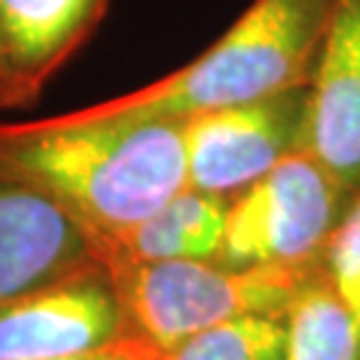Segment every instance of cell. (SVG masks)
I'll return each mask as SVG.
<instances>
[{"mask_svg":"<svg viewBox=\"0 0 360 360\" xmlns=\"http://www.w3.org/2000/svg\"><path fill=\"white\" fill-rule=\"evenodd\" d=\"M110 0H0V70L16 107H30L91 38Z\"/></svg>","mask_w":360,"mask_h":360,"instance_id":"cell-9","label":"cell"},{"mask_svg":"<svg viewBox=\"0 0 360 360\" xmlns=\"http://www.w3.org/2000/svg\"><path fill=\"white\" fill-rule=\"evenodd\" d=\"M304 147L360 193V0H334L309 80Z\"/></svg>","mask_w":360,"mask_h":360,"instance_id":"cell-8","label":"cell"},{"mask_svg":"<svg viewBox=\"0 0 360 360\" xmlns=\"http://www.w3.org/2000/svg\"><path fill=\"white\" fill-rule=\"evenodd\" d=\"M352 198L355 193L307 147H299L230 200L219 262L232 267H318Z\"/></svg>","mask_w":360,"mask_h":360,"instance_id":"cell-4","label":"cell"},{"mask_svg":"<svg viewBox=\"0 0 360 360\" xmlns=\"http://www.w3.org/2000/svg\"><path fill=\"white\" fill-rule=\"evenodd\" d=\"M0 171L35 187L96 235H117L190 187L184 120L0 123Z\"/></svg>","mask_w":360,"mask_h":360,"instance_id":"cell-1","label":"cell"},{"mask_svg":"<svg viewBox=\"0 0 360 360\" xmlns=\"http://www.w3.org/2000/svg\"><path fill=\"white\" fill-rule=\"evenodd\" d=\"M129 331L160 349L245 315H288L318 267H232L219 259L104 262Z\"/></svg>","mask_w":360,"mask_h":360,"instance_id":"cell-3","label":"cell"},{"mask_svg":"<svg viewBox=\"0 0 360 360\" xmlns=\"http://www.w3.org/2000/svg\"><path fill=\"white\" fill-rule=\"evenodd\" d=\"M0 110H16V99H13V91L8 89L3 70H0Z\"/></svg>","mask_w":360,"mask_h":360,"instance_id":"cell-15","label":"cell"},{"mask_svg":"<svg viewBox=\"0 0 360 360\" xmlns=\"http://www.w3.org/2000/svg\"><path fill=\"white\" fill-rule=\"evenodd\" d=\"M334 0H254L193 62L139 91L72 110L83 120H187L309 86Z\"/></svg>","mask_w":360,"mask_h":360,"instance_id":"cell-2","label":"cell"},{"mask_svg":"<svg viewBox=\"0 0 360 360\" xmlns=\"http://www.w3.org/2000/svg\"><path fill=\"white\" fill-rule=\"evenodd\" d=\"M309 86L184 120L190 187L235 198L304 147Z\"/></svg>","mask_w":360,"mask_h":360,"instance_id":"cell-5","label":"cell"},{"mask_svg":"<svg viewBox=\"0 0 360 360\" xmlns=\"http://www.w3.org/2000/svg\"><path fill=\"white\" fill-rule=\"evenodd\" d=\"M283 360H360V326L321 272L288 309Z\"/></svg>","mask_w":360,"mask_h":360,"instance_id":"cell-11","label":"cell"},{"mask_svg":"<svg viewBox=\"0 0 360 360\" xmlns=\"http://www.w3.org/2000/svg\"><path fill=\"white\" fill-rule=\"evenodd\" d=\"M131 336L107 264L0 302V360H75Z\"/></svg>","mask_w":360,"mask_h":360,"instance_id":"cell-6","label":"cell"},{"mask_svg":"<svg viewBox=\"0 0 360 360\" xmlns=\"http://www.w3.org/2000/svg\"><path fill=\"white\" fill-rule=\"evenodd\" d=\"M104 264L96 232L0 171V302Z\"/></svg>","mask_w":360,"mask_h":360,"instance_id":"cell-7","label":"cell"},{"mask_svg":"<svg viewBox=\"0 0 360 360\" xmlns=\"http://www.w3.org/2000/svg\"><path fill=\"white\" fill-rule=\"evenodd\" d=\"M285 336L288 315H245L163 349L160 360H283Z\"/></svg>","mask_w":360,"mask_h":360,"instance_id":"cell-12","label":"cell"},{"mask_svg":"<svg viewBox=\"0 0 360 360\" xmlns=\"http://www.w3.org/2000/svg\"><path fill=\"white\" fill-rule=\"evenodd\" d=\"M323 275L360 326V193L352 198L347 214L328 240Z\"/></svg>","mask_w":360,"mask_h":360,"instance_id":"cell-13","label":"cell"},{"mask_svg":"<svg viewBox=\"0 0 360 360\" xmlns=\"http://www.w3.org/2000/svg\"><path fill=\"white\" fill-rule=\"evenodd\" d=\"M163 358V349L150 345L142 336H126L115 342L112 347L99 349L94 355H86V358H75V360H160Z\"/></svg>","mask_w":360,"mask_h":360,"instance_id":"cell-14","label":"cell"},{"mask_svg":"<svg viewBox=\"0 0 360 360\" xmlns=\"http://www.w3.org/2000/svg\"><path fill=\"white\" fill-rule=\"evenodd\" d=\"M230 198L181 190L153 217L117 235H96L104 262H187L219 259L227 230Z\"/></svg>","mask_w":360,"mask_h":360,"instance_id":"cell-10","label":"cell"}]
</instances>
